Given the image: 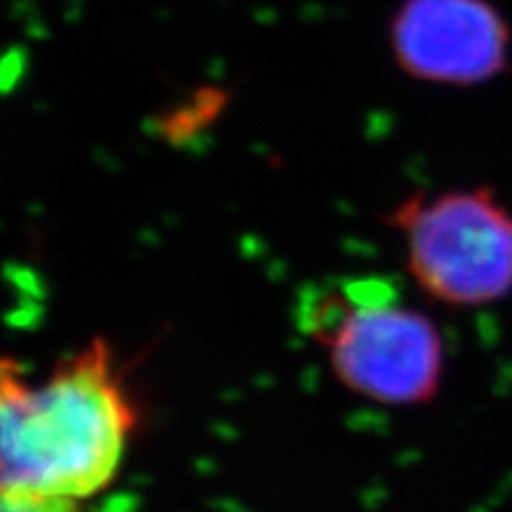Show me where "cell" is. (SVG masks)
Masks as SVG:
<instances>
[{"instance_id": "4", "label": "cell", "mask_w": 512, "mask_h": 512, "mask_svg": "<svg viewBox=\"0 0 512 512\" xmlns=\"http://www.w3.org/2000/svg\"><path fill=\"white\" fill-rule=\"evenodd\" d=\"M392 48L415 79L475 86L508 67L510 29L489 0H406L392 22Z\"/></svg>"}, {"instance_id": "2", "label": "cell", "mask_w": 512, "mask_h": 512, "mask_svg": "<svg viewBox=\"0 0 512 512\" xmlns=\"http://www.w3.org/2000/svg\"><path fill=\"white\" fill-rule=\"evenodd\" d=\"M299 323L351 394L394 408L422 406L439 394L444 335L384 280H349L316 292L302 304Z\"/></svg>"}, {"instance_id": "3", "label": "cell", "mask_w": 512, "mask_h": 512, "mask_svg": "<svg viewBox=\"0 0 512 512\" xmlns=\"http://www.w3.org/2000/svg\"><path fill=\"white\" fill-rule=\"evenodd\" d=\"M406 245L422 294L451 309H482L512 294V211L491 188L406 197L384 216Z\"/></svg>"}, {"instance_id": "6", "label": "cell", "mask_w": 512, "mask_h": 512, "mask_svg": "<svg viewBox=\"0 0 512 512\" xmlns=\"http://www.w3.org/2000/svg\"><path fill=\"white\" fill-rule=\"evenodd\" d=\"M223 105V95L221 93H202L192 98L190 105L181 107V110L171 114L164 124V133H169L171 140H176L178 136H190L192 131L209 124L211 117L221 110Z\"/></svg>"}, {"instance_id": "5", "label": "cell", "mask_w": 512, "mask_h": 512, "mask_svg": "<svg viewBox=\"0 0 512 512\" xmlns=\"http://www.w3.org/2000/svg\"><path fill=\"white\" fill-rule=\"evenodd\" d=\"M0 512H81V503L34 489L0 486Z\"/></svg>"}, {"instance_id": "1", "label": "cell", "mask_w": 512, "mask_h": 512, "mask_svg": "<svg viewBox=\"0 0 512 512\" xmlns=\"http://www.w3.org/2000/svg\"><path fill=\"white\" fill-rule=\"evenodd\" d=\"M3 486L88 501L119 477L140 425L114 349L93 337L60 358L41 382L3 358Z\"/></svg>"}]
</instances>
